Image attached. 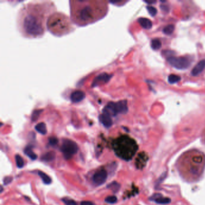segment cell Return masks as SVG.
Returning a JSON list of instances; mask_svg holds the SVG:
<instances>
[{"label": "cell", "mask_w": 205, "mask_h": 205, "mask_svg": "<svg viewBox=\"0 0 205 205\" xmlns=\"http://www.w3.org/2000/svg\"><path fill=\"white\" fill-rule=\"evenodd\" d=\"M36 13V11L27 12L24 16L22 22L24 33L33 37L41 35L44 31L42 18Z\"/></svg>", "instance_id": "1"}, {"label": "cell", "mask_w": 205, "mask_h": 205, "mask_svg": "<svg viewBox=\"0 0 205 205\" xmlns=\"http://www.w3.org/2000/svg\"><path fill=\"white\" fill-rule=\"evenodd\" d=\"M114 149L120 157L129 160L135 155L138 146L136 142L129 136H122L115 142Z\"/></svg>", "instance_id": "2"}, {"label": "cell", "mask_w": 205, "mask_h": 205, "mask_svg": "<svg viewBox=\"0 0 205 205\" xmlns=\"http://www.w3.org/2000/svg\"><path fill=\"white\" fill-rule=\"evenodd\" d=\"M128 108L126 101H121L117 102H109L103 110V113L111 116H116L118 114H125Z\"/></svg>", "instance_id": "3"}, {"label": "cell", "mask_w": 205, "mask_h": 205, "mask_svg": "<svg viewBox=\"0 0 205 205\" xmlns=\"http://www.w3.org/2000/svg\"><path fill=\"white\" fill-rule=\"evenodd\" d=\"M61 149L64 157L66 159H69L77 153L78 147L75 141L69 139H65L63 141Z\"/></svg>", "instance_id": "4"}, {"label": "cell", "mask_w": 205, "mask_h": 205, "mask_svg": "<svg viewBox=\"0 0 205 205\" xmlns=\"http://www.w3.org/2000/svg\"><path fill=\"white\" fill-rule=\"evenodd\" d=\"M93 7L90 4H83L82 7L77 11V18L78 21L87 22L93 19Z\"/></svg>", "instance_id": "5"}, {"label": "cell", "mask_w": 205, "mask_h": 205, "mask_svg": "<svg viewBox=\"0 0 205 205\" xmlns=\"http://www.w3.org/2000/svg\"><path fill=\"white\" fill-rule=\"evenodd\" d=\"M169 63L179 70H184L191 65V61L186 57H171L167 58Z\"/></svg>", "instance_id": "6"}, {"label": "cell", "mask_w": 205, "mask_h": 205, "mask_svg": "<svg viewBox=\"0 0 205 205\" xmlns=\"http://www.w3.org/2000/svg\"><path fill=\"white\" fill-rule=\"evenodd\" d=\"M107 179V172L105 170H100L93 175V181L97 185H101L105 183Z\"/></svg>", "instance_id": "7"}, {"label": "cell", "mask_w": 205, "mask_h": 205, "mask_svg": "<svg viewBox=\"0 0 205 205\" xmlns=\"http://www.w3.org/2000/svg\"><path fill=\"white\" fill-rule=\"evenodd\" d=\"M112 75L107 73H102L99 74V75H97L95 78V79L93 80V83L91 84L92 87H96L101 84H105L108 81H109Z\"/></svg>", "instance_id": "8"}, {"label": "cell", "mask_w": 205, "mask_h": 205, "mask_svg": "<svg viewBox=\"0 0 205 205\" xmlns=\"http://www.w3.org/2000/svg\"><path fill=\"white\" fill-rule=\"evenodd\" d=\"M85 97V93L81 90L73 91L71 96V101L73 103H78L82 101Z\"/></svg>", "instance_id": "9"}, {"label": "cell", "mask_w": 205, "mask_h": 205, "mask_svg": "<svg viewBox=\"0 0 205 205\" xmlns=\"http://www.w3.org/2000/svg\"><path fill=\"white\" fill-rule=\"evenodd\" d=\"M99 120L105 128H110L113 125V120L111 119V117L107 113H103L99 116Z\"/></svg>", "instance_id": "10"}, {"label": "cell", "mask_w": 205, "mask_h": 205, "mask_svg": "<svg viewBox=\"0 0 205 205\" xmlns=\"http://www.w3.org/2000/svg\"><path fill=\"white\" fill-rule=\"evenodd\" d=\"M205 68V60H202L195 66L192 70L191 73L193 76H197L199 75Z\"/></svg>", "instance_id": "11"}, {"label": "cell", "mask_w": 205, "mask_h": 205, "mask_svg": "<svg viewBox=\"0 0 205 205\" xmlns=\"http://www.w3.org/2000/svg\"><path fill=\"white\" fill-rule=\"evenodd\" d=\"M138 22L140 26L145 29H150L152 27V23L150 19L146 17H140L138 19Z\"/></svg>", "instance_id": "12"}, {"label": "cell", "mask_w": 205, "mask_h": 205, "mask_svg": "<svg viewBox=\"0 0 205 205\" xmlns=\"http://www.w3.org/2000/svg\"><path fill=\"white\" fill-rule=\"evenodd\" d=\"M153 200H154L155 202L158 204H169L171 202V200L169 198L163 197L160 194H157V196H155L154 197H153Z\"/></svg>", "instance_id": "13"}, {"label": "cell", "mask_w": 205, "mask_h": 205, "mask_svg": "<svg viewBox=\"0 0 205 205\" xmlns=\"http://www.w3.org/2000/svg\"><path fill=\"white\" fill-rule=\"evenodd\" d=\"M35 129L37 132L43 135L46 134L47 132L46 126L45 125V123L43 122H40L37 124V125L35 126Z\"/></svg>", "instance_id": "14"}, {"label": "cell", "mask_w": 205, "mask_h": 205, "mask_svg": "<svg viewBox=\"0 0 205 205\" xmlns=\"http://www.w3.org/2000/svg\"><path fill=\"white\" fill-rule=\"evenodd\" d=\"M38 175L40 177V178L42 179V181L43 182H44V183H45L46 185H49V184L51 183V182H52L51 178L49 177L48 175H47L46 173H43V171H39Z\"/></svg>", "instance_id": "15"}, {"label": "cell", "mask_w": 205, "mask_h": 205, "mask_svg": "<svg viewBox=\"0 0 205 205\" xmlns=\"http://www.w3.org/2000/svg\"><path fill=\"white\" fill-rule=\"evenodd\" d=\"M24 152L28 157H29L31 159L35 160L37 159V155L33 151L31 147H27L24 150Z\"/></svg>", "instance_id": "16"}, {"label": "cell", "mask_w": 205, "mask_h": 205, "mask_svg": "<svg viewBox=\"0 0 205 205\" xmlns=\"http://www.w3.org/2000/svg\"><path fill=\"white\" fill-rule=\"evenodd\" d=\"M181 80V77L175 74H171L168 77V81L170 84H175Z\"/></svg>", "instance_id": "17"}, {"label": "cell", "mask_w": 205, "mask_h": 205, "mask_svg": "<svg viewBox=\"0 0 205 205\" xmlns=\"http://www.w3.org/2000/svg\"><path fill=\"white\" fill-rule=\"evenodd\" d=\"M55 157V155L54 152H49L43 155L42 159L45 161H47V162H49V161H52L54 159Z\"/></svg>", "instance_id": "18"}, {"label": "cell", "mask_w": 205, "mask_h": 205, "mask_svg": "<svg viewBox=\"0 0 205 205\" xmlns=\"http://www.w3.org/2000/svg\"><path fill=\"white\" fill-rule=\"evenodd\" d=\"M161 42L158 39H153L151 41V47L154 50H158V49L161 47Z\"/></svg>", "instance_id": "19"}, {"label": "cell", "mask_w": 205, "mask_h": 205, "mask_svg": "<svg viewBox=\"0 0 205 205\" xmlns=\"http://www.w3.org/2000/svg\"><path fill=\"white\" fill-rule=\"evenodd\" d=\"M175 26H174V25L169 24L164 28L163 32L165 34L170 35L173 33L174 30H175Z\"/></svg>", "instance_id": "20"}, {"label": "cell", "mask_w": 205, "mask_h": 205, "mask_svg": "<svg viewBox=\"0 0 205 205\" xmlns=\"http://www.w3.org/2000/svg\"><path fill=\"white\" fill-rule=\"evenodd\" d=\"M15 160L17 167L20 168V169L21 168H22L24 165V159L21 157V156H20V155H16L15 157Z\"/></svg>", "instance_id": "21"}, {"label": "cell", "mask_w": 205, "mask_h": 205, "mask_svg": "<svg viewBox=\"0 0 205 205\" xmlns=\"http://www.w3.org/2000/svg\"><path fill=\"white\" fill-rule=\"evenodd\" d=\"M120 184L117 183V182H113L111 184H109L108 186V188H110V189H111L112 191L114 192H116L119 191V190L120 189Z\"/></svg>", "instance_id": "22"}, {"label": "cell", "mask_w": 205, "mask_h": 205, "mask_svg": "<svg viewBox=\"0 0 205 205\" xmlns=\"http://www.w3.org/2000/svg\"><path fill=\"white\" fill-rule=\"evenodd\" d=\"M117 198L114 196H108L105 198V202L110 204H114L117 202Z\"/></svg>", "instance_id": "23"}, {"label": "cell", "mask_w": 205, "mask_h": 205, "mask_svg": "<svg viewBox=\"0 0 205 205\" xmlns=\"http://www.w3.org/2000/svg\"><path fill=\"white\" fill-rule=\"evenodd\" d=\"M42 112V110H35L32 114V120L33 122L36 121L37 120V119L39 118V115L41 114Z\"/></svg>", "instance_id": "24"}, {"label": "cell", "mask_w": 205, "mask_h": 205, "mask_svg": "<svg viewBox=\"0 0 205 205\" xmlns=\"http://www.w3.org/2000/svg\"><path fill=\"white\" fill-rule=\"evenodd\" d=\"M147 10L149 11V13H150V15L151 16H155V15L157 13V10L156 9V8H155L154 7H153V6L148 5L147 7Z\"/></svg>", "instance_id": "25"}, {"label": "cell", "mask_w": 205, "mask_h": 205, "mask_svg": "<svg viewBox=\"0 0 205 205\" xmlns=\"http://www.w3.org/2000/svg\"><path fill=\"white\" fill-rule=\"evenodd\" d=\"M62 201L64 202L66 205H77L76 202L73 200L70 199V198H63Z\"/></svg>", "instance_id": "26"}, {"label": "cell", "mask_w": 205, "mask_h": 205, "mask_svg": "<svg viewBox=\"0 0 205 205\" xmlns=\"http://www.w3.org/2000/svg\"><path fill=\"white\" fill-rule=\"evenodd\" d=\"M49 143L51 146H55L58 143V139L54 136H51L49 138Z\"/></svg>", "instance_id": "27"}, {"label": "cell", "mask_w": 205, "mask_h": 205, "mask_svg": "<svg viewBox=\"0 0 205 205\" xmlns=\"http://www.w3.org/2000/svg\"><path fill=\"white\" fill-rule=\"evenodd\" d=\"M163 53L166 57H167V58H169L171 57H173V55L175 54V52H174L172 51H170V50L164 51L163 52Z\"/></svg>", "instance_id": "28"}, {"label": "cell", "mask_w": 205, "mask_h": 205, "mask_svg": "<svg viewBox=\"0 0 205 205\" xmlns=\"http://www.w3.org/2000/svg\"><path fill=\"white\" fill-rule=\"evenodd\" d=\"M12 180H13V177H11V176H7V177H5L4 179V181H3L4 185H7L9 184L10 183H11V182Z\"/></svg>", "instance_id": "29"}, {"label": "cell", "mask_w": 205, "mask_h": 205, "mask_svg": "<svg viewBox=\"0 0 205 205\" xmlns=\"http://www.w3.org/2000/svg\"><path fill=\"white\" fill-rule=\"evenodd\" d=\"M81 205H93V203L89 201H84L81 203Z\"/></svg>", "instance_id": "30"}, {"label": "cell", "mask_w": 205, "mask_h": 205, "mask_svg": "<svg viewBox=\"0 0 205 205\" xmlns=\"http://www.w3.org/2000/svg\"><path fill=\"white\" fill-rule=\"evenodd\" d=\"M161 8L163 9V10H164L165 11H169V7H168L166 5H161Z\"/></svg>", "instance_id": "31"}, {"label": "cell", "mask_w": 205, "mask_h": 205, "mask_svg": "<svg viewBox=\"0 0 205 205\" xmlns=\"http://www.w3.org/2000/svg\"><path fill=\"white\" fill-rule=\"evenodd\" d=\"M145 3H147V4H153V3H155V1H151V2H148V1H145Z\"/></svg>", "instance_id": "32"}]
</instances>
